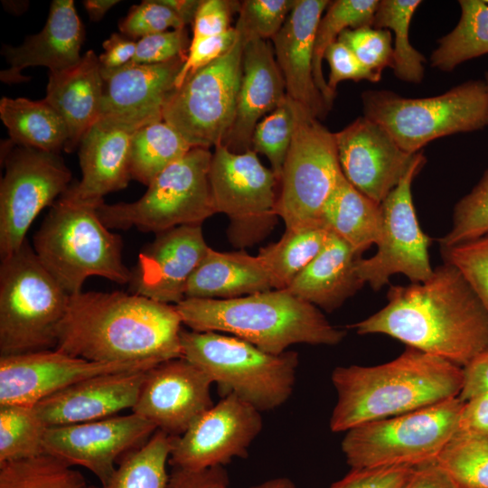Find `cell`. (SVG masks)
Instances as JSON below:
<instances>
[{
    "label": "cell",
    "instance_id": "cell-1",
    "mask_svg": "<svg viewBox=\"0 0 488 488\" xmlns=\"http://www.w3.org/2000/svg\"><path fill=\"white\" fill-rule=\"evenodd\" d=\"M380 311L348 327L385 334L460 367L488 350V314L471 286L444 262L423 282L390 286Z\"/></svg>",
    "mask_w": 488,
    "mask_h": 488
},
{
    "label": "cell",
    "instance_id": "cell-2",
    "mask_svg": "<svg viewBox=\"0 0 488 488\" xmlns=\"http://www.w3.org/2000/svg\"><path fill=\"white\" fill-rule=\"evenodd\" d=\"M181 316L173 305L122 291L70 296L55 350L99 362L183 357Z\"/></svg>",
    "mask_w": 488,
    "mask_h": 488
},
{
    "label": "cell",
    "instance_id": "cell-3",
    "mask_svg": "<svg viewBox=\"0 0 488 488\" xmlns=\"http://www.w3.org/2000/svg\"><path fill=\"white\" fill-rule=\"evenodd\" d=\"M336 403L333 432L418 410L457 397L463 368L408 347L394 360L375 366H338L332 372Z\"/></svg>",
    "mask_w": 488,
    "mask_h": 488
},
{
    "label": "cell",
    "instance_id": "cell-4",
    "mask_svg": "<svg viewBox=\"0 0 488 488\" xmlns=\"http://www.w3.org/2000/svg\"><path fill=\"white\" fill-rule=\"evenodd\" d=\"M175 307L192 331L227 333L272 354L297 343L337 345L346 334L319 308L286 289L233 299L185 298Z\"/></svg>",
    "mask_w": 488,
    "mask_h": 488
},
{
    "label": "cell",
    "instance_id": "cell-5",
    "mask_svg": "<svg viewBox=\"0 0 488 488\" xmlns=\"http://www.w3.org/2000/svg\"><path fill=\"white\" fill-rule=\"evenodd\" d=\"M98 207L61 196L33 237L38 258L70 296L81 292L91 276L117 284L131 279L122 260V239L101 221Z\"/></svg>",
    "mask_w": 488,
    "mask_h": 488
},
{
    "label": "cell",
    "instance_id": "cell-6",
    "mask_svg": "<svg viewBox=\"0 0 488 488\" xmlns=\"http://www.w3.org/2000/svg\"><path fill=\"white\" fill-rule=\"evenodd\" d=\"M183 358L203 371L224 396L234 394L260 412L275 409L292 395L298 354L266 352L233 335L182 329Z\"/></svg>",
    "mask_w": 488,
    "mask_h": 488
},
{
    "label": "cell",
    "instance_id": "cell-7",
    "mask_svg": "<svg viewBox=\"0 0 488 488\" xmlns=\"http://www.w3.org/2000/svg\"><path fill=\"white\" fill-rule=\"evenodd\" d=\"M0 265V353L53 350L70 295L26 240Z\"/></svg>",
    "mask_w": 488,
    "mask_h": 488
},
{
    "label": "cell",
    "instance_id": "cell-8",
    "mask_svg": "<svg viewBox=\"0 0 488 488\" xmlns=\"http://www.w3.org/2000/svg\"><path fill=\"white\" fill-rule=\"evenodd\" d=\"M363 116L383 127L400 148L417 154L442 136L488 126L484 80H468L428 98H405L390 90L361 94Z\"/></svg>",
    "mask_w": 488,
    "mask_h": 488
},
{
    "label": "cell",
    "instance_id": "cell-9",
    "mask_svg": "<svg viewBox=\"0 0 488 488\" xmlns=\"http://www.w3.org/2000/svg\"><path fill=\"white\" fill-rule=\"evenodd\" d=\"M212 154L192 147L160 173L145 193L133 202H102L98 215L109 230L136 228L155 234L183 226L202 225L216 214L210 183Z\"/></svg>",
    "mask_w": 488,
    "mask_h": 488
},
{
    "label": "cell",
    "instance_id": "cell-10",
    "mask_svg": "<svg viewBox=\"0 0 488 488\" xmlns=\"http://www.w3.org/2000/svg\"><path fill=\"white\" fill-rule=\"evenodd\" d=\"M463 404L455 397L346 431L341 446L347 465L417 467L435 462L455 435Z\"/></svg>",
    "mask_w": 488,
    "mask_h": 488
},
{
    "label": "cell",
    "instance_id": "cell-11",
    "mask_svg": "<svg viewBox=\"0 0 488 488\" xmlns=\"http://www.w3.org/2000/svg\"><path fill=\"white\" fill-rule=\"evenodd\" d=\"M343 176L334 133L300 104L279 179L277 214L286 230L324 225L323 208Z\"/></svg>",
    "mask_w": 488,
    "mask_h": 488
},
{
    "label": "cell",
    "instance_id": "cell-12",
    "mask_svg": "<svg viewBox=\"0 0 488 488\" xmlns=\"http://www.w3.org/2000/svg\"><path fill=\"white\" fill-rule=\"evenodd\" d=\"M210 183L216 213L230 220L228 238L234 247L253 246L273 230L279 218V179L256 152L236 154L222 145L215 146Z\"/></svg>",
    "mask_w": 488,
    "mask_h": 488
},
{
    "label": "cell",
    "instance_id": "cell-13",
    "mask_svg": "<svg viewBox=\"0 0 488 488\" xmlns=\"http://www.w3.org/2000/svg\"><path fill=\"white\" fill-rule=\"evenodd\" d=\"M239 38L222 57L189 75L169 95L163 120L192 147L221 145L233 123L242 74Z\"/></svg>",
    "mask_w": 488,
    "mask_h": 488
},
{
    "label": "cell",
    "instance_id": "cell-14",
    "mask_svg": "<svg viewBox=\"0 0 488 488\" xmlns=\"http://www.w3.org/2000/svg\"><path fill=\"white\" fill-rule=\"evenodd\" d=\"M425 164L419 151L399 184L380 203L382 226L377 252L356 262L360 279L375 291L396 274L405 275L412 283L426 281L433 274L428 255L431 239L419 225L411 192L412 182Z\"/></svg>",
    "mask_w": 488,
    "mask_h": 488
},
{
    "label": "cell",
    "instance_id": "cell-15",
    "mask_svg": "<svg viewBox=\"0 0 488 488\" xmlns=\"http://www.w3.org/2000/svg\"><path fill=\"white\" fill-rule=\"evenodd\" d=\"M0 184V255L18 250L37 215L70 187L71 173L57 153L21 146L5 155Z\"/></svg>",
    "mask_w": 488,
    "mask_h": 488
},
{
    "label": "cell",
    "instance_id": "cell-16",
    "mask_svg": "<svg viewBox=\"0 0 488 488\" xmlns=\"http://www.w3.org/2000/svg\"><path fill=\"white\" fill-rule=\"evenodd\" d=\"M263 427L261 412L228 394L175 436L169 463L173 467L202 470L245 458Z\"/></svg>",
    "mask_w": 488,
    "mask_h": 488
},
{
    "label": "cell",
    "instance_id": "cell-17",
    "mask_svg": "<svg viewBox=\"0 0 488 488\" xmlns=\"http://www.w3.org/2000/svg\"><path fill=\"white\" fill-rule=\"evenodd\" d=\"M157 427L131 413L100 420L50 427L44 436L45 454L69 466H82L105 484L126 454L145 443Z\"/></svg>",
    "mask_w": 488,
    "mask_h": 488
},
{
    "label": "cell",
    "instance_id": "cell-18",
    "mask_svg": "<svg viewBox=\"0 0 488 488\" xmlns=\"http://www.w3.org/2000/svg\"><path fill=\"white\" fill-rule=\"evenodd\" d=\"M160 362H99L46 350L0 357V406H34L43 399L94 376L148 370Z\"/></svg>",
    "mask_w": 488,
    "mask_h": 488
},
{
    "label": "cell",
    "instance_id": "cell-19",
    "mask_svg": "<svg viewBox=\"0 0 488 488\" xmlns=\"http://www.w3.org/2000/svg\"><path fill=\"white\" fill-rule=\"evenodd\" d=\"M212 383L203 371L183 357L162 361L147 371L132 412L159 430L181 436L214 405Z\"/></svg>",
    "mask_w": 488,
    "mask_h": 488
},
{
    "label": "cell",
    "instance_id": "cell-20",
    "mask_svg": "<svg viewBox=\"0 0 488 488\" xmlns=\"http://www.w3.org/2000/svg\"><path fill=\"white\" fill-rule=\"evenodd\" d=\"M334 136L344 177L378 204L399 184L416 155L400 148L383 127L364 116Z\"/></svg>",
    "mask_w": 488,
    "mask_h": 488
},
{
    "label": "cell",
    "instance_id": "cell-21",
    "mask_svg": "<svg viewBox=\"0 0 488 488\" xmlns=\"http://www.w3.org/2000/svg\"><path fill=\"white\" fill-rule=\"evenodd\" d=\"M209 249L202 225H183L157 233L140 252L131 271V293L176 305L185 299L188 282Z\"/></svg>",
    "mask_w": 488,
    "mask_h": 488
},
{
    "label": "cell",
    "instance_id": "cell-22",
    "mask_svg": "<svg viewBox=\"0 0 488 488\" xmlns=\"http://www.w3.org/2000/svg\"><path fill=\"white\" fill-rule=\"evenodd\" d=\"M186 56L158 64L133 61L111 71L101 72L104 95L101 120L130 131L163 120V111Z\"/></svg>",
    "mask_w": 488,
    "mask_h": 488
},
{
    "label": "cell",
    "instance_id": "cell-23",
    "mask_svg": "<svg viewBox=\"0 0 488 488\" xmlns=\"http://www.w3.org/2000/svg\"><path fill=\"white\" fill-rule=\"evenodd\" d=\"M148 370L88 378L43 399L33 408L48 427L110 418L123 409H132Z\"/></svg>",
    "mask_w": 488,
    "mask_h": 488
},
{
    "label": "cell",
    "instance_id": "cell-24",
    "mask_svg": "<svg viewBox=\"0 0 488 488\" xmlns=\"http://www.w3.org/2000/svg\"><path fill=\"white\" fill-rule=\"evenodd\" d=\"M330 3L328 0H296L282 28L272 39L286 95L318 119L324 118L331 108L314 81V45L318 23Z\"/></svg>",
    "mask_w": 488,
    "mask_h": 488
},
{
    "label": "cell",
    "instance_id": "cell-25",
    "mask_svg": "<svg viewBox=\"0 0 488 488\" xmlns=\"http://www.w3.org/2000/svg\"><path fill=\"white\" fill-rule=\"evenodd\" d=\"M286 96L285 80L268 41L245 43L235 116L221 145L236 154L250 150L257 124L282 104Z\"/></svg>",
    "mask_w": 488,
    "mask_h": 488
},
{
    "label": "cell",
    "instance_id": "cell-26",
    "mask_svg": "<svg viewBox=\"0 0 488 488\" xmlns=\"http://www.w3.org/2000/svg\"><path fill=\"white\" fill-rule=\"evenodd\" d=\"M134 133L99 119L79 145L81 178L61 196L99 206L105 195L126 188L132 179L130 148Z\"/></svg>",
    "mask_w": 488,
    "mask_h": 488
},
{
    "label": "cell",
    "instance_id": "cell-27",
    "mask_svg": "<svg viewBox=\"0 0 488 488\" xmlns=\"http://www.w3.org/2000/svg\"><path fill=\"white\" fill-rule=\"evenodd\" d=\"M84 28L72 0H54L42 30L28 36L19 46L3 45L1 53L9 67L0 73L5 83L26 81L22 70L31 66H44L50 71L62 70L82 58L80 47Z\"/></svg>",
    "mask_w": 488,
    "mask_h": 488
},
{
    "label": "cell",
    "instance_id": "cell-28",
    "mask_svg": "<svg viewBox=\"0 0 488 488\" xmlns=\"http://www.w3.org/2000/svg\"><path fill=\"white\" fill-rule=\"evenodd\" d=\"M104 80L99 57L89 50L75 65L50 71L45 99L63 119L68 140L64 151L72 152L99 120Z\"/></svg>",
    "mask_w": 488,
    "mask_h": 488
},
{
    "label": "cell",
    "instance_id": "cell-29",
    "mask_svg": "<svg viewBox=\"0 0 488 488\" xmlns=\"http://www.w3.org/2000/svg\"><path fill=\"white\" fill-rule=\"evenodd\" d=\"M359 258L350 245L331 232L321 252L286 290L317 308L336 310L364 285L356 271Z\"/></svg>",
    "mask_w": 488,
    "mask_h": 488
},
{
    "label": "cell",
    "instance_id": "cell-30",
    "mask_svg": "<svg viewBox=\"0 0 488 488\" xmlns=\"http://www.w3.org/2000/svg\"><path fill=\"white\" fill-rule=\"evenodd\" d=\"M271 289V277L258 256L210 248L188 282L185 298L233 299Z\"/></svg>",
    "mask_w": 488,
    "mask_h": 488
},
{
    "label": "cell",
    "instance_id": "cell-31",
    "mask_svg": "<svg viewBox=\"0 0 488 488\" xmlns=\"http://www.w3.org/2000/svg\"><path fill=\"white\" fill-rule=\"evenodd\" d=\"M321 221L360 256L380 239V204L357 190L344 175L327 199Z\"/></svg>",
    "mask_w": 488,
    "mask_h": 488
},
{
    "label": "cell",
    "instance_id": "cell-32",
    "mask_svg": "<svg viewBox=\"0 0 488 488\" xmlns=\"http://www.w3.org/2000/svg\"><path fill=\"white\" fill-rule=\"evenodd\" d=\"M0 117L13 144L57 154L64 150L68 140L66 125L45 99L3 97Z\"/></svg>",
    "mask_w": 488,
    "mask_h": 488
},
{
    "label": "cell",
    "instance_id": "cell-33",
    "mask_svg": "<svg viewBox=\"0 0 488 488\" xmlns=\"http://www.w3.org/2000/svg\"><path fill=\"white\" fill-rule=\"evenodd\" d=\"M461 15L455 27L437 41L431 66L451 71L461 63L488 54V3L460 0Z\"/></svg>",
    "mask_w": 488,
    "mask_h": 488
},
{
    "label": "cell",
    "instance_id": "cell-34",
    "mask_svg": "<svg viewBox=\"0 0 488 488\" xmlns=\"http://www.w3.org/2000/svg\"><path fill=\"white\" fill-rule=\"evenodd\" d=\"M331 231L324 225L286 230L281 239L260 249L274 289H286L325 246Z\"/></svg>",
    "mask_w": 488,
    "mask_h": 488
},
{
    "label": "cell",
    "instance_id": "cell-35",
    "mask_svg": "<svg viewBox=\"0 0 488 488\" xmlns=\"http://www.w3.org/2000/svg\"><path fill=\"white\" fill-rule=\"evenodd\" d=\"M192 147L164 120L135 131L130 148V173L134 180L148 184Z\"/></svg>",
    "mask_w": 488,
    "mask_h": 488
},
{
    "label": "cell",
    "instance_id": "cell-36",
    "mask_svg": "<svg viewBox=\"0 0 488 488\" xmlns=\"http://www.w3.org/2000/svg\"><path fill=\"white\" fill-rule=\"evenodd\" d=\"M174 437L157 429L145 443L120 459L105 484L89 488H165L169 480L166 464Z\"/></svg>",
    "mask_w": 488,
    "mask_h": 488
},
{
    "label": "cell",
    "instance_id": "cell-37",
    "mask_svg": "<svg viewBox=\"0 0 488 488\" xmlns=\"http://www.w3.org/2000/svg\"><path fill=\"white\" fill-rule=\"evenodd\" d=\"M378 5L379 0H336L330 3L318 23L314 45L313 72L315 84L330 108L335 94L328 88L323 73L324 52L344 30L372 26Z\"/></svg>",
    "mask_w": 488,
    "mask_h": 488
},
{
    "label": "cell",
    "instance_id": "cell-38",
    "mask_svg": "<svg viewBox=\"0 0 488 488\" xmlns=\"http://www.w3.org/2000/svg\"><path fill=\"white\" fill-rule=\"evenodd\" d=\"M420 0H379L372 27L394 33V75L408 83H420L424 78L425 57L409 42L408 31Z\"/></svg>",
    "mask_w": 488,
    "mask_h": 488
},
{
    "label": "cell",
    "instance_id": "cell-39",
    "mask_svg": "<svg viewBox=\"0 0 488 488\" xmlns=\"http://www.w3.org/2000/svg\"><path fill=\"white\" fill-rule=\"evenodd\" d=\"M47 428L33 406H0V464L45 454Z\"/></svg>",
    "mask_w": 488,
    "mask_h": 488
},
{
    "label": "cell",
    "instance_id": "cell-40",
    "mask_svg": "<svg viewBox=\"0 0 488 488\" xmlns=\"http://www.w3.org/2000/svg\"><path fill=\"white\" fill-rule=\"evenodd\" d=\"M0 488H89L80 472L43 454L0 464Z\"/></svg>",
    "mask_w": 488,
    "mask_h": 488
},
{
    "label": "cell",
    "instance_id": "cell-41",
    "mask_svg": "<svg viewBox=\"0 0 488 488\" xmlns=\"http://www.w3.org/2000/svg\"><path fill=\"white\" fill-rule=\"evenodd\" d=\"M435 463L457 488H488V437H454Z\"/></svg>",
    "mask_w": 488,
    "mask_h": 488
},
{
    "label": "cell",
    "instance_id": "cell-42",
    "mask_svg": "<svg viewBox=\"0 0 488 488\" xmlns=\"http://www.w3.org/2000/svg\"><path fill=\"white\" fill-rule=\"evenodd\" d=\"M300 104L288 96L256 126L251 150L265 155L271 170L280 179L284 162L296 131Z\"/></svg>",
    "mask_w": 488,
    "mask_h": 488
},
{
    "label": "cell",
    "instance_id": "cell-43",
    "mask_svg": "<svg viewBox=\"0 0 488 488\" xmlns=\"http://www.w3.org/2000/svg\"><path fill=\"white\" fill-rule=\"evenodd\" d=\"M488 233V169L470 192L455 205L450 230L438 239L450 247Z\"/></svg>",
    "mask_w": 488,
    "mask_h": 488
},
{
    "label": "cell",
    "instance_id": "cell-44",
    "mask_svg": "<svg viewBox=\"0 0 488 488\" xmlns=\"http://www.w3.org/2000/svg\"><path fill=\"white\" fill-rule=\"evenodd\" d=\"M296 0H245L240 2L234 26L244 43L272 40L279 32Z\"/></svg>",
    "mask_w": 488,
    "mask_h": 488
},
{
    "label": "cell",
    "instance_id": "cell-45",
    "mask_svg": "<svg viewBox=\"0 0 488 488\" xmlns=\"http://www.w3.org/2000/svg\"><path fill=\"white\" fill-rule=\"evenodd\" d=\"M440 253L444 262L461 272L488 314V233L450 247H440Z\"/></svg>",
    "mask_w": 488,
    "mask_h": 488
},
{
    "label": "cell",
    "instance_id": "cell-46",
    "mask_svg": "<svg viewBox=\"0 0 488 488\" xmlns=\"http://www.w3.org/2000/svg\"><path fill=\"white\" fill-rule=\"evenodd\" d=\"M346 45L370 70L381 76L392 68L393 44L391 32L372 26L344 30L337 39Z\"/></svg>",
    "mask_w": 488,
    "mask_h": 488
},
{
    "label": "cell",
    "instance_id": "cell-47",
    "mask_svg": "<svg viewBox=\"0 0 488 488\" xmlns=\"http://www.w3.org/2000/svg\"><path fill=\"white\" fill-rule=\"evenodd\" d=\"M184 27L178 15L161 0H144L133 5L118 24L123 35L138 40L169 29Z\"/></svg>",
    "mask_w": 488,
    "mask_h": 488
},
{
    "label": "cell",
    "instance_id": "cell-48",
    "mask_svg": "<svg viewBox=\"0 0 488 488\" xmlns=\"http://www.w3.org/2000/svg\"><path fill=\"white\" fill-rule=\"evenodd\" d=\"M191 40L186 28L168 30L140 38L133 61L158 64L187 55Z\"/></svg>",
    "mask_w": 488,
    "mask_h": 488
},
{
    "label": "cell",
    "instance_id": "cell-49",
    "mask_svg": "<svg viewBox=\"0 0 488 488\" xmlns=\"http://www.w3.org/2000/svg\"><path fill=\"white\" fill-rule=\"evenodd\" d=\"M239 39L234 26L220 35L192 38L186 60L176 76L174 88L180 87L189 75L226 54Z\"/></svg>",
    "mask_w": 488,
    "mask_h": 488
},
{
    "label": "cell",
    "instance_id": "cell-50",
    "mask_svg": "<svg viewBox=\"0 0 488 488\" xmlns=\"http://www.w3.org/2000/svg\"><path fill=\"white\" fill-rule=\"evenodd\" d=\"M414 469L408 465L351 468L328 488H402Z\"/></svg>",
    "mask_w": 488,
    "mask_h": 488
},
{
    "label": "cell",
    "instance_id": "cell-51",
    "mask_svg": "<svg viewBox=\"0 0 488 488\" xmlns=\"http://www.w3.org/2000/svg\"><path fill=\"white\" fill-rule=\"evenodd\" d=\"M325 59L330 67L327 86L335 94L338 84L346 80L378 82L381 76L367 69L343 42L336 41L325 51Z\"/></svg>",
    "mask_w": 488,
    "mask_h": 488
},
{
    "label": "cell",
    "instance_id": "cell-52",
    "mask_svg": "<svg viewBox=\"0 0 488 488\" xmlns=\"http://www.w3.org/2000/svg\"><path fill=\"white\" fill-rule=\"evenodd\" d=\"M240 2L230 0H202L192 23V38L220 35L231 28L233 13Z\"/></svg>",
    "mask_w": 488,
    "mask_h": 488
},
{
    "label": "cell",
    "instance_id": "cell-53",
    "mask_svg": "<svg viewBox=\"0 0 488 488\" xmlns=\"http://www.w3.org/2000/svg\"><path fill=\"white\" fill-rule=\"evenodd\" d=\"M165 488H230V476L223 466L202 470L174 467Z\"/></svg>",
    "mask_w": 488,
    "mask_h": 488
},
{
    "label": "cell",
    "instance_id": "cell-54",
    "mask_svg": "<svg viewBox=\"0 0 488 488\" xmlns=\"http://www.w3.org/2000/svg\"><path fill=\"white\" fill-rule=\"evenodd\" d=\"M454 437H488V394L464 402Z\"/></svg>",
    "mask_w": 488,
    "mask_h": 488
},
{
    "label": "cell",
    "instance_id": "cell-55",
    "mask_svg": "<svg viewBox=\"0 0 488 488\" xmlns=\"http://www.w3.org/2000/svg\"><path fill=\"white\" fill-rule=\"evenodd\" d=\"M488 394V350L463 367V383L459 395L462 402Z\"/></svg>",
    "mask_w": 488,
    "mask_h": 488
},
{
    "label": "cell",
    "instance_id": "cell-56",
    "mask_svg": "<svg viewBox=\"0 0 488 488\" xmlns=\"http://www.w3.org/2000/svg\"><path fill=\"white\" fill-rule=\"evenodd\" d=\"M104 52L99 56L101 72L117 70L132 61L136 42L114 33L103 42Z\"/></svg>",
    "mask_w": 488,
    "mask_h": 488
},
{
    "label": "cell",
    "instance_id": "cell-57",
    "mask_svg": "<svg viewBox=\"0 0 488 488\" xmlns=\"http://www.w3.org/2000/svg\"><path fill=\"white\" fill-rule=\"evenodd\" d=\"M402 488H457L435 462L415 467Z\"/></svg>",
    "mask_w": 488,
    "mask_h": 488
},
{
    "label": "cell",
    "instance_id": "cell-58",
    "mask_svg": "<svg viewBox=\"0 0 488 488\" xmlns=\"http://www.w3.org/2000/svg\"><path fill=\"white\" fill-rule=\"evenodd\" d=\"M171 8L186 26L193 23L202 0H161Z\"/></svg>",
    "mask_w": 488,
    "mask_h": 488
},
{
    "label": "cell",
    "instance_id": "cell-59",
    "mask_svg": "<svg viewBox=\"0 0 488 488\" xmlns=\"http://www.w3.org/2000/svg\"><path fill=\"white\" fill-rule=\"evenodd\" d=\"M118 0H85L82 2L89 19L93 22L101 20L108 11L118 4Z\"/></svg>",
    "mask_w": 488,
    "mask_h": 488
},
{
    "label": "cell",
    "instance_id": "cell-60",
    "mask_svg": "<svg viewBox=\"0 0 488 488\" xmlns=\"http://www.w3.org/2000/svg\"><path fill=\"white\" fill-rule=\"evenodd\" d=\"M248 488H296L292 480L287 477H275Z\"/></svg>",
    "mask_w": 488,
    "mask_h": 488
},
{
    "label": "cell",
    "instance_id": "cell-61",
    "mask_svg": "<svg viewBox=\"0 0 488 488\" xmlns=\"http://www.w3.org/2000/svg\"><path fill=\"white\" fill-rule=\"evenodd\" d=\"M484 81H485V83H486V87H487V90H488V71H487L486 74H485Z\"/></svg>",
    "mask_w": 488,
    "mask_h": 488
}]
</instances>
